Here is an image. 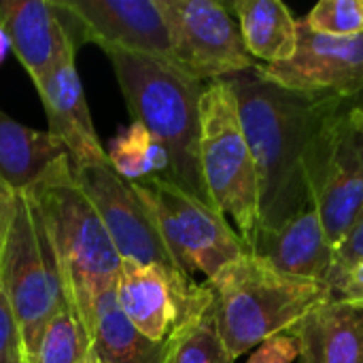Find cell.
<instances>
[{"label": "cell", "mask_w": 363, "mask_h": 363, "mask_svg": "<svg viewBox=\"0 0 363 363\" xmlns=\"http://www.w3.org/2000/svg\"><path fill=\"white\" fill-rule=\"evenodd\" d=\"M223 81L236 98L257 170L259 232L277 230L313 206L311 149L319 128L345 98L283 89L262 79L257 66Z\"/></svg>", "instance_id": "obj_1"}, {"label": "cell", "mask_w": 363, "mask_h": 363, "mask_svg": "<svg viewBox=\"0 0 363 363\" xmlns=\"http://www.w3.org/2000/svg\"><path fill=\"white\" fill-rule=\"evenodd\" d=\"M125 106L168 155V181L211 204L200 168V98L204 85L166 62L104 49Z\"/></svg>", "instance_id": "obj_2"}, {"label": "cell", "mask_w": 363, "mask_h": 363, "mask_svg": "<svg viewBox=\"0 0 363 363\" xmlns=\"http://www.w3.org/2000/svg\"><path fill=\"white\" fill-rule=\"evenodd\" d=\"M206 283L219 334L234 362L330 302L325 283L285 274L253 253L234 259Z\"/></svg>", "instance_id": "obj_3"}, {"label": "cell", "mask_w": 363, "mask_h": 363, "mask_svg": "<svg viewBox=\"0 0 363 363\" xmlns=\"http://www.w3.org/2000/svg\"><path fill=\"white\" fill-rule=\"evenodd\" d=\"M26 194L51 238L68 304L87 330L94 300L115 287L121 257L89 198L77 185L70 157L57 162Z\"/></svg>", "instance_id": "obj_4"}, {"label": "cell", "mask_w": 363, "mask_h": 363, "mask_svg": "<svg viewBox=\"0 0 363 363\" xmlns=\"http://www.w3.org/2000/svg\"><path fill=\"white\" fill-rule=\"evenodd\" d=\"M200 168L213 206L234 223L251 253L259 232V185L240 123L238 104L223 79L208 81L200 98Z\"/></svg>", "instance_id": "obj_5"}, {"label": "cell", "mask_w": 363, "mask_h": 363, "mask_svg": "<svg viewBox=\"0 0 363 363\" xmlns=\"http://www.w3.org/2000/svg\"><path fill=\"white\" fill-rule=\"evenodd\" d=\"M0 289L17 319L26 362H34L43 330L68 304L62 270L28 194H15L0 257Z\"/></svg>", "instance_id": "obj_6"}, {"label": "cell", "mask_w": 363, "mask_h": 363, "mask_svg": "<svg viewBox=\"0 0 363 363\" xmlns=\"http://www.w3.org/2000/svg\"><path fill=\"white\" fill-rule=\"evenodd\" d=\"M134 187L149 204L172 264L183 274L194 279V272H202L208 281L249 253L238 232L215 206L204 204L172 181L147 177L134 181Z\"/></svg>", "instance_id": "obj_7"}, {"label": "cell", "mask_w": 363, "mask_h": 363, "mask_svg": "<svg viewBox=\"0 0 363 363\" xmlns=\"http://www.w3.org/2000/svg\"><path fill=\"white\" fill-rule=\"evenodd\" d=\"M311 200L332 247L363 208V123L345 100L319 128L308 157Z\"/></svg>", "instance_id": "obj_8"}, {"label": "cell", "mask_w": 363, "mask_h": 363, "mask_svg": "<svg viewBox=\"0 0 363 363\" xmlns=\"http://www.w3.org/2000/svg\"><path fill=\"white\" fill-rule=\"evenodd\" d=\"M172 40L174 66L204 81L253 70L230 4L215 0H160Z\"/></svg>", "instance_id": "obj_9"}, {"label": "cell", "mask_w": 363, "mask_h": 363, "mask_svg": "<svg viewBox=\"0 0 363 363\" xmlns=\"http://www.w3.org/2000/svg\"><path fill=\"white\" fill-rule=\"evenodd\" d=\"M70 166L77 185L89 198L121 259L177 270L155 217L132 181L123 179L108 160L94 164L70 162Z\"/></svg>", "instance_id": "obj_10"}, {"label": "cell", "mask_w": 363, "mask_h": 363, "mask_svg": "<svg viewBox=\"0 0 363 363\" xmlns=\"http://www.w3.org/2000/svg\"><path fill=\"white\" fill-rule=\"evenodd\" d=\"M208 296L206 281L196 283L179 270L119 262L115 279L117 304L125 319L151 342H168Z\"/></svg>", "instance_id": "obj_11"}, {"label": "cell", "mask_w": 363, "mask_h": 363, "mask_svg": "<svg viewBox=\"0 0 363 363\" xmlns=\"http://www.w3.org/2000/svg\"><path fill=\"white\" fill-rule=\"evenodd\" d=\"M53 4L81 28L85 40L100 45L102 51L119 49L174 66L160 0H57Z\"/></svg>", "instance_id": "obj_12"}, {"label": "cell", "mask_w": 363, "mask_h": 363, "mask_svg": "<svg viewBox=\"0 0 363 363\" xmlns=\"http://www.w3.org/2000/svg\"><path fill=\"white\" fill-rule=\"evenodd\" d=\"M262 79L298 94H332L353 100L363 89V36L334 38L298 19V47L289 62L257 64Z\"/></svg>", "instance_id": "obj_13"}, {"label": "cell", "mask_w": 363, "mask_h": 363, "mask_svg": "<svg viewBox=\"0 0 363 363\" xmlns=\"http://www.w3.org/2000/svg\"><path fill=\"white\" fill-rule=\"evenodd\" d=\"M0 26L34 85L74 55V36L53 2L0 0Z\"/></svg>", "instance_id": "obj_14"}, {"label": "cell", "mask_w": 363, "mask_h": 363, "mask_svg": "<svg viewBox=\"0 0 363 363\" xmlns=\"http://www.w3.org/2000/svg\"><path fill=\"white\" fill-rule=\"evenodd\" d=\"M49 121V132L66 147L72 164L106 162L108 155L96 134L87 98L77 72L74 55L34 85Z\"/></svg>", "instance_id": "obj_15"}, {"label": "cell", "mask_w": 363, "mask_h": 363, "mask_svg": "<svg viewBox=\"0 0 363 363\" xmlns=\"http://www.w3.org/2000/svg\"><path fill=\"white\" fill-rule=\"evenodd\" d=\"M251 253L285 274L325 283L334 247L325 236L317 208L311 206L285 225L259 232Z\"/></svg>", "instance_id": "obj_16"}, {"label": "cell", "mask_w": 363, "mask_h": 363, "mask_svg": "<svg viewBox=\"0 0 363 363\" xmlns=\"http://www.w3.org/2000/svg\"><path fill=\"white\" fill-rule=\"evenodd\" d=\"M298 363H363V304L325 302L291 328Z\"/></svg>", "instance_id": "obj_17"}, {"label": "cell", "mask_w": 363, "mask_h": 363, "mask_svg": "<svg viewBox=\"0 0 363 363\" xmlns=\"http://www.w3.org/2000/svg\"><path fill=\"white\" fill-rule=\"evenodd\" d=\"M66 157V147L49 130L26 128L0 111V181L11 191H30Z\"/></svg>", "instance_id": "obj_18"}, {"label": "cell", "mask_w": 363, "mask_h": 363, "mask_svg": "<svg viewBox=\"0 0 363 363\" xmlns=\"http://www.w3.org/2000/svg\"><path fill=\"white\" fill-rule=\"evenodd\" d=\"M87 336V359L94 363H166L168 342H151L125 319L115 287L94 300Z\"/></svg>", "instance_id": "obj_19"}, {"label": "cell", "mask_w": 363, "mask_h": 363, "mask_svg": "<svg viewBox=\"0 0 363 363\" xmlns=\"http://www.w3.org/2000/svg\"><path fill=\"white\" fill-rule=\"evenodd\" d=\"M249 55L264 66L289 62L298 47V19L281 0H236L230 4Z\"/></svg>", "instance_id": "obj_20"}, {"label": "cell", "mask_w": 363, "mask_h": 363, "mask_svg": "<svg viewBox=\"0 0 363 363\" xmlns=\"http://www.w3.org/2000/svg\"><path fill=\"white\" fill-rule=\"evenodd\" d=\"M166 363H234L219 334L213 294L172 334L168 340Z\"/></svg>", "instance_id": "obj_21"}, {"label": "cell", "mask_w": 363, "mask_h": 363, "mask_svg": "<svg viewBox=\"0 0 363 363\" xmlns=\"http://www.w3.org/2000/svg\"><path fill=\"white\" fill-rule=\"evenodd\" d=\"M106 155L108 164L132 183L147 177H168L170 164L164 147L138 121H132L113 138Z\"/></svg>", "instance_id": "obj_22"}, {"label": "cell", "mask_w": 363, "mask_h": 363, "mask_svg": "<svg viewBox=\"0 0 363 363\" xmlns=\"http://www.w3.org/2000/svg\"><path fill=\"white\" fill-rule=\"evenodd\" d=\"M89 336L77 311L66 304L43 330L32 363H85Z\"/></svg>", "instance_id": "obj_23"}, {"label": "cell", "mask_w": 363, "mask_h": 363, "mask_svg": "<svg viewBox=\"0 0 363 363\" xmlns=\"http://www.w3.org/2000/svg\"><path fill=\"white\" fill-rule=\"evenodd\" d=\"M308 30L334 38L363 36V0H321L304 17Z\"/></svg>", "instance_id": "obj_24"}, {"label": "cell", "mask_w": 363, "mask_h": 363, "mask_svg": "<svg viewBox=\"0 0 363 363\" xmlns=\"http://www.w3.org/2000/svg\"><path fill=\"white\" fill-rule=\"evenodd\" d=\"M363 259V208L357 215V219L353 221V225L347 230V234L340 238V242L334 247V255H332V268L330 274L325 279L328 289L338 283L357 262Z\"/></svg>", "instance_id": "obj_25"}, {"label": "cell", "mask_w": 363, "mask_h": 363, "mask_svg": "<svg viewBox=\"0 0 363 363\" xmlns=\"http://www.w3.org/2000/svg\"><path fill=\"white\" fill-rule=\"evenodd\" d=\"M0 363H28L13 308L0 289Z\"/></svg>", "instance_id": "obj_26"}, {"label": "cell", "mask_w": 363, "mask_h": 363, "mask_svg": "<svg viewBox=\"0 0 363 363\" xmlns=\"http://www.w3.org/2000/svg\"><path fill=\"white\" fill-rule=\"evenodd\" d=\"M300 357V342L291 330L264 340L247 363H296Z\"/></svg>", "instance_id": "obj_27"}, {"label": "cell", "mask_w": 363, "mask_h": 363, "mask_svg": "<svg viewBox=\"0 0 363 363\" xmlns=\"http://www.w3.org/2000/svg\"><path fill=\"white\" fill-rule=\"evenodd\" d=\"M330 302L363 304V259L330 287Z\"/></svg>", "instance_id": "obj_28"}, {"label": "cell", "mask_w": 363, "mask_h": 363, "mask_svg": "<svg viewBox=\"0 0 363 363\" xmlns=\"http://www.w3.org/2000/svg\"><path fill=\"white\" fill-rule=\"evenodd\" d=\"M13 202H15V198H13ZM13 202L6 204L4 208H0V257H2V247H4V238H6V230H9L11 213H13Z\"/></svg>", "instance_id": "obj_29"}, {"label": "cell", "mask_w": 363, "mask_h": 363, "mask_svg": "<svg viewBox=\"0 0 363 363\" xmlns=\"http://www.w3.org/2000/svg\"><path fill=\"white\" fill-rule=\"evenodd\" d=\"M15 198V191H11L2 181H0V208H4L6 204H11Z\"/></svg>", "instance_id": "obj_30"}, {"label": "cell", "mask_w": 363, "mask_h": 363, "mask_svg": "<svg viewBox=\"0 0 363 363\" xmlns=\"http://www.w3.org/2000/svg\"><path fill=\"white\" fill-rule=\"evenodd\" d=\"M9 38H6V34H4V30H2V26H0V64H2V60H4V55H6V51H9Z\"/></svg>", "instance_id": "obj_31"}, {"label": "cell", "mask_w": 363, "mask_h": 363, "mask_svg": "<svg viewBox=\"0 0 363 363\" xmlns=\"http://www.w3.org/2000/svg\"><path fill=\"white\" fill-rule=\"evenodd\" d=\"M349 106H351V108H357V111H363V89L353 98V100H349Z\"/></svg>", "instance_id": "obj_32"}, {"label": "cell", "mask_w": 363, "mask_h": 363, "mask_svg": "<svg viewBox=\"0 0 363 363\" xmlns=\"http://www.w3.org/2000/svg\"><path fill=\"white\" fill-rule=\"evenodd\" d=\"M353 111L357 113V117H359V121H362V123H363V111H357V108H353Z\"/></svg>", "instance_id": "obj_33"}, {"label": "cell", "mask_w": 363, "mask_h": 363, "mask_svg": "<svg viewBox=\"0 0 363 363\" xmlns=\"http://www.w3.org/2000/svg\"><path fill=\"white\" fill-rule=\"evenodd\" d=\"M85 363H94V362H91V359H85Z\"/></svg>", "instance_id": "obj_34"}]
</instances>
